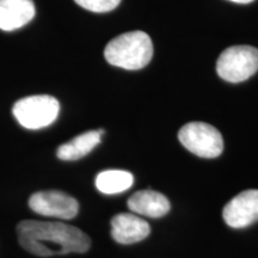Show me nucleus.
<instances>
[{
    "label": "nucleus",
    "instance_id": "nucleus-13",
    "mask_svg": "<svg viewBox=\"0 0 258 258\" xmlns=\"http://www.w3.org/2000/svg\"><path fill=\"white\" fill-rule=\"evenodd\" d=\"M83 9L89 11L97 12V14H104V12L112 11L116 9L121 0H74Z\"/></svg>",
    "mask_w": 258,
    "mask_h": 258
},
{
    "label": "nucleus",
    "instance_id": "nucleus-1",
    "mask_svg": "<svg viewBox=\"0 0 258 258\" xmlns=\"http://www.w3.org/2000/svg\"><path fill=\"white\" fill-rule=\"evenodd\" d=\"M19 244L41 257L83 253L91 246V239L76 226L63 222L23 220L17 226Z\"/></svg>",
    "mask_w": 258,
    "mask_h": 258
},
{
    "label": "nucleus",
    "instance_id": "nucleus-8",
    "mask_svg": "<svg viewBox=\"0 0 258 258\" xmlns=\"http://www.w3.org/2000/svg\"><path fill=\"white\" fill-rule=\"evenodd\" d=\"M151 226L137 214L121 213L111 219V237L120 244H134L150 235Z\"/></svg>",
    "mask_w": 258,
    "mask_h": 258
},
{
    "label": "nucleus",
    "instance_id": "nucleus-12",
    "mask_svg": "<svg viewBox=\"0 0 258 258\" xmlns=\"http://www.w3.org/2000/svg\"><path fill=\"white\" fill-rule=\"evenodd\" d=\"M133 183L134 176L124 170H104L96 177V188L106 195L123 192Z\"/></svg>",
    "mask_w": 258,
    "mask_h": 258
},
{
    "label": "nucleus",
    "instance_id": "nucleus-2",
    "mask_svg": "<svg viewBox=\"0 0 258 258\" xmlns=\"http://www.w3.org/2000/svg\"><path fill=\"white\" fill-rule=\"evenodd\" d=\"M104 56L112 66L131 71L140 70L152 59V40L144 31L125 32L106 44Z\"/></svg>",
    "mask_w": 258,
    "mask_h": 258
},
{
    "label": "nucleus",
    "instance_id": "nucleus-9",
    "mask_svg": "<svg viewBox=\"0 0 258 258\" xmlns=\"http://www.w3.org/2000/svg\"><path fill=\"white\" fill-rule=\"evenodd\" d=\"M127 206L134 214L152 219L163 218L171 208L170 201L165 195L151 189L139 190L133 194L128 199Z\"/></svg>",
    "mask_w": 258,
    "mask_h": 258
},
{
    "label": "nucleus",
    "instance_id": "nucleus-3",
    "mask_svg": "<svg viewBox=\"0 0 258 258\" xmlns=\"http://www.w3.org/2000/svg\"><path fill=\"white\" fill-rule=\"evenodd\" d=\"M12 112L22 127L36 131L48 127L56 120L60 103L48 95L29 96L16 102Z\"/></svg>",
    "mask_w": 258,
    "mask_h": 258
},
{
    "label": "nucleus",
    "instance_id": "nucleus-11",
    "mask_svg": "<svg viewBox=\"0 0 258 258\" xmlns=\"http://www.w3.org/2000/svg\"><path fill=\"white\" fill-rule=\"evenodd\" d=\"M103 134H104L103 129L85 132L72 139L69 143L61 145L57 148L56 156L59 159L64 161L78 160L80 158L88 156L97 145H99Z\"/></svg>",
    "mask_w": 258,
    "mask_h": 258
},
{
    "label": "nucleus",
    "instance_id": "nucleus-7",
    "mask_svg": "<svg viewBox=\"0 0 258 258\" xmlns=\"http://www.w3.org/2000/svg\"><path fill=\"white\" fill-rule=\"evenodd\" d=\"M222 217L232 228H245L258 221V189L238 194L225 206Z\"/></svg>",
    "mask_w": 258,
    "mask_h": 258
},
{
    "label": "nucleus",
    "instance_id": "nucleus-14",
    "mask_svg": "<svg viewBox=\"0 0 258 258\" xmlns=\"http://www.w3.org/2000/svg\"><path fill=\"white\" fill-rule=\"evenodd\" d=\"M230 2L237 3V4H250V3H252L253 0H230Z\"/></svg>",
    "mask_w": 258,
    "mask_h": 258
},
{
    "label": "nucleus",
    "instance_id": "nucleus-5",
    "mask_svg": "<svg viewBox=\"0 0 258 258\" xmlns=\"http://www.w3.org/2000/svg\"><path fill=\"white\" fill-rule=\"evenodd\" d=\"M180 144L201 158H217L224 151V139L220 132L206 122H189L178 132Z\"/></svg>",
    "mask_w": 258,
    "mask_h": 258
},
{
    "label": "nucleus",
    "instance_id": "nucleus-10",
    "mask_svg": "<svg viewBox=\"0 0 258 258\" xmlns=\"http://www.w3.org/2000/svg\"><path fill=\"white\" fill-rule=\"evenodd\" d=\"M34 16L32 0H0V30H17L27 25Z\"/></svg>",
    "mask_w": 258,
    "mask_h": 258
},
{
    "label": "nucleus",
    "instance_id": "nucleus-6",
    "mask_svg": "<svg viewBox=\"0 0 258 258\" xmlns=\"http://www.w3.org/2000/svg\"><path fill=\"white\" fill-rule=\"evenodd\" d=\"M29 207L43 217L70 220L77 217L79 212V203L69 194L49 190L38 191L29 200Z\"/></svg>",
    "mask_w": 258,
    "mask_h": 258
},
{
    "label": "nucleus",
    "instance_id": "nucleus-4",
    "mask_svg": "<svg viewBox=\"0 0 258 258\" xmlns=\"http://www.w3.org/2000/svg\"><path fill=\"white\" fill-rule=\"evenodd\" d=\"M258 71V49L252 46H232L217 61V72L228 83H241Z\"/></svg>",
    "mask_w": 258,
    "mask_h": 258
}]
</instances>
